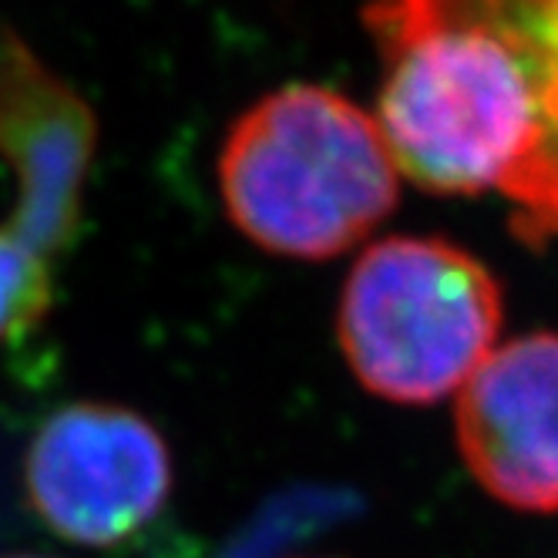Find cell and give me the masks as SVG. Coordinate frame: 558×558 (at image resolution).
Returning <instances> with one entry per match:
<instances>
[{
	"mask_svg": "<svg viewBox=\"0 0 558 558\" xmlns=\"http://www.w3.org/2000/svg\"><path fill=\"white\" fill-rule=\"evenodd\" d=\"M95 135L88 105L0 24V155L21 185L8 229L48 259L71 243L82 219Z\"/></svg>",
	"mask_w": 558,
	"mask_h": 558,
	"instance_id": "8992f818",
	"label": "cell"
},
{
	"mask_svg": "<svg viewBox=\"0 0 558 558\" xmlns=\"http://www.w3.org/2000/svg\"><path fill=\"white\" fill-rule=\"evenodd\" d=\"M458 451L498 505L558 511V333L514 337L488 353L454 408Z\"/></svg>",
	"mask_w": 558,
	"mask_h": 558,
	"instance_id": "5b68a950",
	"label": "cell"
},
{
	"mask_svg": "<svg viewBox=\"0 0 558 558\" xmlns=\"http://www.w3.org/2000/svg\"><path fill=\"white\" fill-rule=\"evenodd\" d=\"M51 259L0 229V343L31 333L51 310Z\"/></svg>",
	"mask_w": 558,
	"mask_h": 558,
	"instance_id": "52a82bcc",
	"label": "cell"
},
{
	"mask_svg": "<svg viewBox=\"0 0 558 558\" xmlns=\"http://www.w3.org/2000/svg\"><path fill=\"white\" fill-rule=\"evenodd\" d=\"M501 320L505 296L482 259L437 235H390L353 263L337 340L367 393L430 408L488 361Z\"/></svg>",
	"mask_w": 558,
	"mask_h": 558,
	"instance_id": "3957f363",
	"label": "cell"
},
{
	"mask_svg": "<svg viewBox=\"0 0 558 558\" xmlns=\"http://www.w3.org/2000/svg\"><path fill=\"white\" fill-rule=\"evenodd\" d=\"M175 485L162 430L132 408L77 401L54 411L24 458L34 514L64 542L118 548L145 535Z\"/></svg>",
	"mask_w": 558,
	"mask_h": 558,
	"instance_id": "277c9868",
	"label": "cell"
},
{
	"mask_svg": "<svg viewBox=\"0 0 558 558\" xmlns=\"http://www.w3.org/2000/svg\"><path fill=\"white\" fill-rule=\"evenodd\" d=\"M364 21L401 175L495 192L522 243H558V0H371Z\"/></svg>",
	"mask_w": 558,
	"mask_h": 558,
	"instance_id": "6da1fadb",
	"label": "cell"
},
{
	"mask_svg": "<svg viewBox=\"0 0 558 558\" xmlns=\"http://www.w3.org/2000/svg\"><path fill=\"white\" fill-rule=\"evenodd\" d=\"M4 558H45V555H4Z\"/></svg>",
	"mask_w": 558,
	"mask_h": 558,
	"instance_id": "ba28073f",
	"label": "cell"
},
{
	"mask_svg": "<svg viewBox=\"0 0 558 558\" xmlns=\"http://www.w3.org/2000/svg\"><path fill=\"white\" fill-rule=\"evenodd\" d=\"M219 195L250 243L287 259H333L393 213L401 169L347 95L293 82L235 118L219 148Z\"/></svg>",
	"mask_w": 558,
	"mask_h": 558,
	"instance_id": "7a4b0ae2",
	"label": "cell"
}]
</instances>
